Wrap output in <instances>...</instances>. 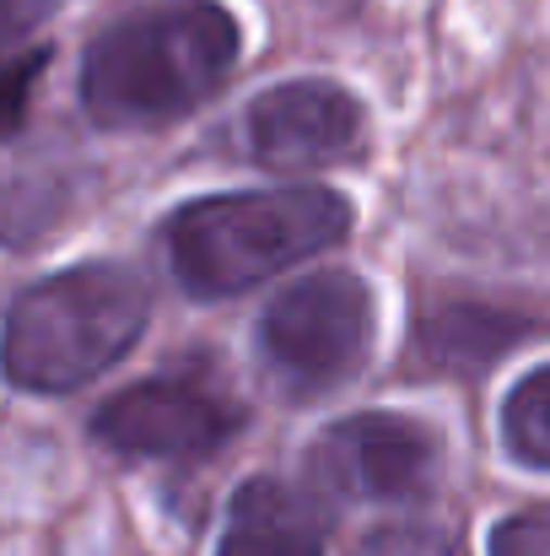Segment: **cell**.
<instances>
[{
    "mask_svg": "<svg viewBox=\"0 0 550 556\" xmlns=\"http://www.w3.org/2000/svg\"><path fill=\"white\" fill-rule=\"evenodd\" d=\"M357 556H453V541L437 525H388L367 535Z\"/></svg>",
    "mask_w": 550,
    "mask_h": 556,
    "instance_id": "cell-13",
    "label": "cell"
},
{
    "mask_svg": "<svg viewBox=\"0 0 550 556\" xmlns=\"http://www.w3.org/2000/svg\"><path fill=\"white\" fill-rule=\"evenodd\" d=\"M486 556H550V508L497 519L486 535Z\"/></svg>",
    "mask_w": 550,
    "mask_h": 556,
    "instance_id": "cell-12",
    "label": "cell"
},
{
    "mask_svg": "<svg viewBox=\"0 0 550 556\" xmlns=\"http://www.w3.org/2000/svg\"><path fill=\"white\" fill-rule=\"evenodd\" d=\"M43 71H49V43H33L27 54L0 65V141L27 119V103H33V87Z\"/></svg>",
    "mask_w": 550,
    "mask_h": 556,
    "instance_id": "cell-10",
    "label": "cell"
},
{
    "mask_svg": "<svg viewBox=\"0 0 550 556\" xmlns=\"http://www.w3.org/2000/svg\"><path fill=\"white\" fill-rule=\"evenodd\" d=\"M443 438L399 410H357L330 421L308 448V486L335 503H421L437 486Z\"/></svg>",
    "mask_w": 550,
    "mask_h": 556,
    "instance_id": "cell-6",
    "label": "cell"
},
{
    "mask_svg": "<svg viewBox=\"0 0 550 556\" xmlns=\"http://www.w3.org/2000/svg\"><path fill=\"white\" fill-rule=\"evenodd\" d=\"M351 238V200L330 185L200 194L163 222V249L189 298H238Z\"/></svg>",
    "mask_w": 550,
    "mask_h": 556,
    "instance_id": "cell-2",
    "label": "cell"
},
{
    "mask_svg": "<svg viewBox=\"0 0 550 556\" xmlns=\"http://www.w3.org/2000/svg\"><path fill=\"white\" fill-rule=\"evenodd\" d=\"M378 303L357 270H314L270 298L254 346L286 400H319L351 383L372 357Z\"/></svg>",
    "mask_w": 550,
    "mask_h": 556,
    "instance_id": "cell-4",
    "label": "cell"
},
{
    "mask_svg": "<svg viewBox=\"0 0 550 556\" xmlns=\"http://www.w3.org/2000/svg\"><path fill=\"white\" fill-rule=\"evenodd\" d=\"M243 27L221 0H174L108 22L81 54V109L98 130H157L194 114L238 65Z\"/></svg>",
    "mask_w": 550,
    "mask_h": 556,
    "instance_id": "cell-1",
    "label": "cell"
},
{
    "mask_svg": "<svg viewBox=\"0 0 550 556\" xmlns=\"http://www.w3.org/2000/svg\"><path fill=\"white\" fill-rule=\"evenodd\" d=\"M330 552V503L303 481L254 476L232 492L216 556H324Z\"/></svg>",
    "mask_w": 550,
    "mask_h": 556,
    "instance_id": "cell-8",
    "label": "cell"
},
{
    "mask_svg": "<svg viewBox=\"0 0 550 556\" xmlns=\"http://www.w3.org/2000/svg\"><path fill=\"white\" fill-rule=\"evenodd\" d=\"M152 325L141 270L87 260L33 281L0 325V372L22 394H71L119 368Z\"/></svg>",
    "mask_w": 550,
    "mask_h": 556,
    "instance_id": "cell-3",
    "label": "cell"
},
{
    "mask_svg": "<svg viewBox=\"0 0 550 556\" xmlns=\"http://www.w3.org/2000/svg\"><path fill=\"white\" fill-rule=\"evenodd\" d=\"M367 114L351 87L324 76H297L265 87L243 109V152L270 174L335 168L362 147Z\"/></svg>",
    "mask_w": 550,
    "mask_h": 556,
    "instance_id": "cell-7",
    "label": "cell"
},
{
    "mask_svg": "<svg viewBox=\"0 0 550 556\" xmlns=\"http://www.w3.org/2000/svg\"><path fill=\"white\" fill-rule=\"evenodd\" d=\"M243 421H248V405L232 389L227 368L205 352H189L183 363L103 400L92 416V438L125 459L183 465V459H205L227 448L243 432Z\"/></svg>",
    "mask_w": 550,
    "mask_h": 556,
    "instance_id": "cell-5",
    "label": "cell"
},
{
    "mask_svg": "<svg viewBox=\"0 0 550 556\" xmlns=\"http://www.w3.org/2000/svg\"><path fill=\"white\" fill-rule=\"evenodd\" d=\"M502 448L524 470L550 476V363L529 368L502 400Z\"/></svg>",
    "mask_w": 550,
    "mask_h": 556,
    "instance_id": "cell-9",
    "label": "cell"
},
{
    "mask_svg": "<svg viewBox=\"0 0 550 556\" xmlns=\"http://www.w3.org/2000/svg\"><path fill=\"white\" fill-rule=\"evenodd\" d=\"M54 11H60V0H0V65L27 54L33 43H43L38 33L49 27Z\"/></svg>",
    "mask_w": 550,
    "mask_h": 556,
    "instance_id": "cell-11",
    "label": "cell"
}]
</instances>
